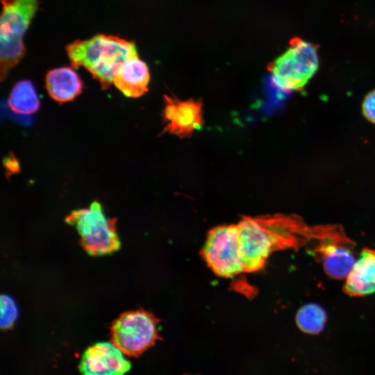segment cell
<instances>
[{
  "label": "cell",
  "mask_w": 375,
  "mask_h": 375,
  "mask_svg": "<svg viewBox=\"0 0 375 375\" xmlns=\"http://www.w3.org/2000/svg\"><path fill=\"white\" fill-rule=\"evenodd\" d=\"M131 367V362L112 342H101L83 352L78 369L85 375H122Z\"/></svg>",
  "instance_id": "obj_9"
},
{
  "label": "cell",
  "mask_w": 375,
  "mask_h": 375,
  "mask_svg": "<svg viewBox=\"0 0 375 375\" xmlns=\"http://www.w3.org/2000/svg\"><path fill=\"white\" fill-rule=\"evenodd\" d=\"M163 131L181 138L191 136L203 125V104L193 99L180 100L165 96Z\"/></svg>",
  "instance_id": "obj_8"
},
{
  "label": "cell",
  "mask_w": 375,
  "mask_h": 375,
  "mask_svg": "<svg viewBox=\"0 0 375 375\" xmlns=\"http://www.w3.org/2000/svg\"><path fill=\"white\" fill-rule=\"evenodd\" d=\"M325 310L316 303H308L299 309L296 323L299 329L308 334H318L322 331L326 322Z\"/></svg>",
  "instance_id": "obj_15"
},
{
  "label": "cell",
  "mask_w": 375,
  "mask_h": 375,
  "mask_svg": "<svg viewBox=\"0 0 375 375\" xmlns=\"http://www.w3.org/2000/svg\"><path fill=\"white\" fill-rule=\"evenodd\" d=\"M66 49L72 65L85 67L103 89L113 83L115 74L124 62L138 57L133 42L103 34L76 40L67 45Z\"/></svg>",
  "instance_id": "obj_2"
},
{
  "label": "cell",
  "mask_w": 375,
  "mask_h": 375,
  "mask_svg": "<svg viewBox=\"0 0 375 375\" xmlns=\"http://www.w3.org/2000/svg\"><path fill=\"white\" fill-rule=\"evenodd\" d=\"M236 225L244 272L262 268L273 251L299 247L317 235V228L312 231L294 215L244 216Z\"/></svg>",
  "instance_id": "obj_1"
},
{
  "label": "cell",
  "mask_w": 375,
  "mask_h": 375,
  "mask_svg": "<svg viewBox=\"0 0 375 375\" xmlns=\"http://www.w3.org/2000/svg\"><path fill=\"white\" fill-rule=\"evenodd\" d=\"M0 326L2 330L10 328L18 317V308L14 299L8 295L0 297Z\"/></svg>",
  "instance_id": "obj_16"
},
{
  "label": "cell",
  "mask_w": 375,
  "mask_h": 375,
  "mask_svg": "<svg viewBox=\"0 0 375 375\" xmlns=\"http://www.w3.org/2000/svg\"><path fill=\"white\" fill-rule=\"evenodd\" d=\"M81 236L80 244L90 256L111 254L120 249L116 231V219H108L100 203L95 201L90 207L72 211L65 219Z\"/></svg>",
  "instance_id": "obj_5"
},
{
  "label": "cell",
  "mask_w": 375,
  "mask_h": 375,
  "mask_svg": "<svg viewBox=\"0 0 375 375\" xmlns=\"http://www.w3.org/2000/svg\"><path fill=\"white\" fill-rule=\"evenodd\" d=\"M319 47L295 37L287 50L269 64L274 84L284 92L301 91L317 73Z\"/></svg>",
  "instance_id": "obj_3"
},
{
  "label": "cell",
  "mask_w": 375,
  "mask_h": 375,
  "mask_svg": "<svg viewBox=\"0 0 375 375\" xmlns=\"http://www.w3.org/2000/svg\"><path fill=\"white\" fill-rule=\"evenodd\" d=\"M8 106L17 114H32L39 109L40 99L30 81H20L15 84L8 98Z\"/></svg>",
  "instance_id": "obj_14"
},
{
  "label": "cell",
  "mask_w": 375,
  "mask_h": 375,
  "mask_svg": "<svg viewBox=\"0 0 375 375\" xmlns=\"http://www.w3.org/2000/svg\"><path fill=\"white\" fill-rule=\"evenodd\" d=\"M49 96L59 103L72 101L83 90V82L71 67H63L50 70L45 78Z\"/></svg>",
  "instance_id": "obj_13"
},
{
  "label": "cell",
  "mask_w": 375,
  "mask_h": 375,
  "mask_svg": "<svg viewBox=\"0 0 375 375\" xmlns=\"http://www.w3.org/2000/svg\"><path fill=\"white\" fill-rule=\"evenodd\" d=\"M362 112L369 122L375 124V90L365 97L362 103Z\"/></svg>",
  "instance_id": "obj_17"
},
{
  "label": "cell",
  "mask_w": 375,
  "mask_h": 375,
  "mask_svg": "<svg viewBox=\"0 0 375 375\" xmlns=\"http://www.w3.org/2000/svg\"><path fill=\"white\" fill-rule=\"evenodd\" d=\"M351 243L338 231L319 240L314 251L329 277L337 280L346 278L351 272L356 262L350 249Z\"/></svg>",
  "instance_id": "obj_10"
},
{
  "label": "cell",
  "mask_w": 375,
  "mask_h": 375,
  "mask_svg": "<svg viewBox=\"0 0 375 375\" xmlns=\"http://www.w3.org/2000/svg\"><path fill=\"white\" fill-rule=\"evenodd\" d=\"M202 255L213 272L230 278L244 272L238 248L236 224L221 225L211 229Z\"/></svg>",
  "instance_id": "obj_7"
},
{
  "label": "cell",
  "mask_w": 375,
  "mask_h": 375,
  "mask_svg": "<svg viewBox=\"0 0 375 375\" xmlns=\"http://www.w3.org/2000/svg\"><path fill=\"white\" fill-rule=\"evenodd\" d=\"M158 322L144 310L125 312L112 323L111 341L123 353L138 357L158 339Z\"/></svg>",
  "instance_id": "obj_6"
},
{
  "label": "cell",
  "mask_w": 375,
  "mask_h": 375,
  "mask_svg": "<svg viewBox=\"0 0 375 375\" xmlns=\"http://www.w3.org/2000/svg\"><path fill=\"white\" fill-rule=\"evenodd\" d=\"M0 76L3 81L23 58V38L38 6V0H1Z\"/></svg>",
  "instance_id": "obj_4"
},
{
  "label": "cell",
  "mask_w": 375,
  "mask_h": 375,
  "mask_svg": "<svg viewBox=\"0 0 375 375\" xmlns=\"http://www.w3.org/2000/svg\"><path fill=\"white\" fill-rule=\"evenodd\" d=\"M345 293L363 297L375 292V250L363 249L346 278Z\"/></svg>",
  "instance_id": "obj_11"
},
{
  "label": "cell",
  "mask_w": 375,
  "mask_h": 375,
  "mask_svg": "<svg viewBox=\"0 0 375 375\" xmlns=\"http://www.w3.org/2000/svg\"><path fill=\"white\" fill-rule=\"evenodd\" d=\"M149 80L147 64L135 57L127 60L118 69L113 83L125 96L137 98L148 91Z\"/></svg>",
  "instance_id": "obj_12"
}]
</instances>
